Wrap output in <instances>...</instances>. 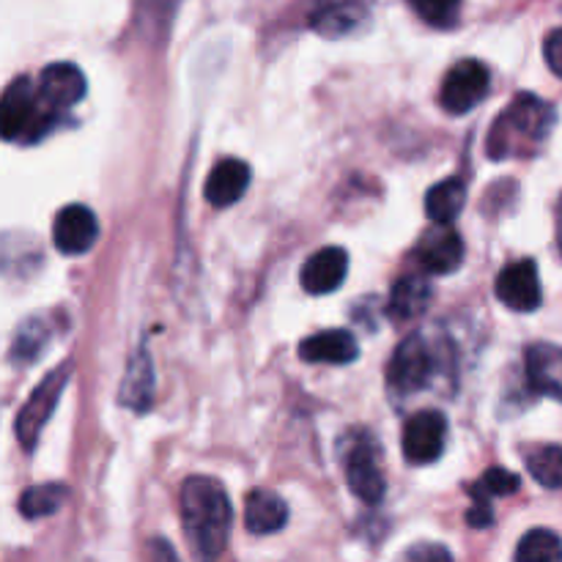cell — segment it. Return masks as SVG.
Returning a JSON list of instances; mask_svg holds the SVG:
<instances>
[{"mask_svg": "<svg viewBox=\"0 0 562 562\" xmlns=\"http://www.w3.org/2000/svg\"><path fill=\"white\" fill-rule=\"evenodd\" d=\"M349 272V256L344 247H322L305 261L300 272V283L307 294L324 296L340 289Z\"/></svg>", "mask_w": 562, "mask_h": 562, "instance_id": "obj_12", "label": "cell"}, {"mask_svg": "<svg viewBox=\"0 0 562 562\" xmlns=\"http://www.w3.org/2000/svg\"><path fill=\"white\" fill-rule=\"evenodd\" d=\"M289 521V505L272 488H252L245 499V527L252 536H272Z\"/></svg>", "mask_w": 562, "mask_h": 562, "instance_id": "obj_16", "label": "cell"}, {"mask_svg": "<svg viewBox=\"0 0 562 562\" xmlns=\"http://www.w3.org/2000/svg\"><path fill=\"white\" fill-rule=\"evenodd\" d=\"M521 481L516 472L505 470V467H492V470L483 472L481 481L472 486V497L475 503H488L492 497H508V494L519 492Z\"/></svg>", "mask_w": 562, "mask_h": 562, "instance_id": "obj_25", "label": "cell"}, {"mask_svg": "<svg viewBox=\"0 0 562 562\" xmlns=\"http://www.w3.org/2000/svg\"><path fill=\"white\" fill-rule=\"evenodd\" d=\"M543 58H547L549 69L562 80V27H554L543 44Z\"/></svg>", "mask_w": 562, "mask_h": 562, "instance_id": "obj_28", "label": "cell"}, {"mask_svg": "<svg viewBox=\"0 0 562 562\" xmlns=\"http://www.w3.org/2000/svg\"><path fill=\"white\" fill-rule=\"evenodd\" d=\"M467 201V187L461 179H445L434 184L426 195V212L439 228H450Z\"/></svg>", "mask_w": 562, "mask_h": 562, "instance_id": "obj_20", "label": "cell"}, {"mask_svg": "<svg viewBox=\"0 0 562 562\" xmlns=\"http://www.w3.org/2000/svg\"><path fill=\"white\" fill-rule=\"evenodd\" d=\"M300 357L318 366H349L357 360V340L349 329H324L302 340Z\"/></svg>", "mask_w": 562, "mask_h": 562, "instance_id": "obj_15", "label": "cell"}, {"mask_svg": "<svg viewBox=\"0 0 562 562\" xmlns=\"http://www.w3.org/2000/svg\"><path fill=\"white\" fill-rule=\"evenodd\" d=\"M154 398V368L146 351H137L135 360H130L126 376L121 382V404L132 406L137 412H146Z\"/></svg>", "mask_w": 562, "mask_h": 562, "instance_id": "obj_19", "label": "cell"}, {"mask_svg": "<svg viewBox=\"0 0 562 562\" xmlns=\"http://www.w3.org/2000/svg\"><path fill=\"white\" fill-rule=\"evenodd\" d=\"M434 379V357L420 335L401 340L387 366V382L398 393H417Z\"/></svg>", "mask_w": 562, "mask_h": 562, "instance_id": "obj_7", "label": "cell"}, {"mask_svg": "<svg viewBox=\"0 0 562 562\" xmlns=\"http://www.w3.org/2000/svg\"><path fill=\"white\" fill-rule=\"evenodd\" d=\"M527 470L543 488H562V448L541 445L527 453Z\"/></svg>", "mask_w": 562, "mask_h": 562, "instance_id": "obj_24", "label": "cell"}, {"mask_svg": "<svg viewBox=\"0 0 562 562\" xmlns=\"http://www.w3.org/2000/svg\"><path fill=\"white\" fill-rule=\"evenodd\" d=\"M488 93V66L475 58L459 60L453 69L445 75L439 88V104L450 115H464L475 110Z\"/></svg>", "mask_w": 562, "mask_h": 562, "instance_id": "obj_5", "label": "cell"}, {"mask_svg": "<svg viewBox=\"0 0 562 562\" xmlns=\"http://www.w3.org/2000/svg\"><path fill=\"white\" fill-rule=\"evenodd\" d=\"M516 562H562V538L547 527H536L521 536Z\"/></svg>", "mask_w": 562, "mask_h": 562, "instance_id": "obj_23", "label": "cell"}, {"mask_svg": "<svg viewBox=\"0 0 562 562\" xmlns=\"http://www.w3.org/2000/svg\"><path fill=\"white\" fill-rule=\"evenodd\" d=\"M69 497V488L60 486V483H42V486L25 488V494L20 497V514L25 519H44V516H53L55 510H60V505Z\"/></svg>", "mask_w": 562, "mask_h": 562, "instance_id": "obj_22", "label": "cell"}, {"mask_svg": "<svg viewBox=\"0 0 562 562\" xmlns=\"http://www.w3.org/2000/svg\"><path fill=\"white\" fill-rule=\"evenodd\" d=\"M445 442H448V420L442 412L423 409L406 420L401 448L409 464H434L445 453Z\"/></svg>", "mask_w": 562, "mask_h": 562, "instance_id": "obj_6", "label": "cell"}, {"mask_svg": "<svg viewBox=\"0 0 562 562\" xmlns=\"http://www.w3.org/2000/svg\"><path fill=\"white\" fill-rule=\"evenodd\" d=\"M47 344V327L38 322H27L22 324L20 333H16L14 338V346H11V360L16 362V366H27V362H33L38 357V351H42V346Z\"/></svg>", "mask_w": 562, "mask_h": 562, "instance_id": "obj_26", "label": "cell"}, {"mask_svg": "<svg viewBox=\"0 0 562 562\" xmlns=\"http://www.w3.org/2000/svg\"><path fill=\"white\" fill-rule=\"evenodd\" d=\"M492 505L488 503H475V508L470 510V514H467V521H470L472 527H488L492 525Z\"/></svg>", "mask_w": 562, "mask_h": 562, "instance_id": "obj_31", "label": "cell"}, {"mask_svg": "<svg viewBox=\"0 0 562 562\" xmlns=\"http://www.w3.org/2000/svg\"><path fill=\"white\" fill-rule=\"evenodd\" d=\"M497 300L505 307L516 313H532L541 307L543 291L541 278H538V267L532 258H519V261L508 263L503 272L497 274Z\"/></svg>", "mask_w": 562, "mask_h": 562, "instance_id": "obj_8", "label": "cell"}, {"mask_svg": "<svg viewBox=\"0 0 562 562\" xmlns=\"http://www.w3.org/2000/svg\"><path fill=\"white\" fill-rule=\"evenodd\" d=\"M69 376H71V362H64V366L55 368V371L49 373L36 390H33L31 398L25 401V406L16 412L14 431L25 450L36 448L38 434H42V428L47 426L49 415H53L55 406H58V398L60 393H64L66 384H69Z\"/></svg>", "mask_w": 562, "mask_h": 562, "instance_id": "obj_4", "label": "cell"}, {"mask_svg": "<svg viewBox=\"0 0 562 562\" xmlns=\"http://www.w3.org/2000/svg\"><path fill=\"white\" fill-rule=\"evenodd\" d=\"M368 20V9L360 3H333L313 11L311 27L327 38H344Z\"/></svg>", "mask_w": 562, "mask_h": 562, "instance_id": "obj_18", "label": "cell"}, {"mask_svg": "<svg viewBox=\"0 0 562 562\" xmlns=\"http://www.w3.org/2000/svg\"><path fill=\"white\" fill-rule=\"evenodd\" d=\"M86 75L75 64H49L38 75V97L49 110H69L86 97Z\"/></svg>", "mask_w": 562, "mask_h": 562, "instance_id": "obj_11", "label": "cell"}, {"mask_svg": "<svg viewBox=\"0 0 562 562\" xmlns=\"http://www.w3.org/2000/svg\"><path fill=\"white\" fill-rule=\"evenodd\" d=\"M99 223L97 214L82 203H69L55 214L53 223V241L58 252L64 256H82L97 245Z\"/></svg>", "mask_w": 562, "mask_h": 562, "instance_id": "obj_9", "label": "cell"}, {"mask_svg": "<svg viewBox=\"0 0 562 562\" xmlns=\"http://www.w3.org/2000/svg\"><path fill=\"white\" fill-rule=\"evenodd\" d=\"M406 562H453L450 552L445 547H434V543H426V547H415L406 552Z\"/></svg>", "mask_w": 562, "mask_h": 562, "instance_id": "obj_29", "label": "cell"}, {"mask_svg": "<svg viewBox=\"0 0 562 562\" xmlns=\"http://www.w3.org/2000/svg\"><path fill=\"white\" fill-rule=\"evenodd\" d=\"M554 124V110L536 93H519L508 110L494 121L488 135V154L494 159L514 157L516 151L538 146Z\"/></svg>", "mask_w": 562, "mask_h": 562, "instance_id": "obj_2", "label": "cell"}, {"mask_svg": "<svg viewBox=\"0 0 562 562\" xmlns=\"http://www.w3.org/2000/svg\"><path fill=\"white\" fill-rule=\"evenodd\" d=\"M428 302V285L426 280L417 278V274H406V278H401L398 283L393 285V294H390V316L401 318V322H406V318L417 316V313L426 307Z\"/></svg>", "mask_w": 562, "mask_h": 562, "instance_id": "obj_21", "label": "cell"}, {"mask_svg": "<svg viewBox=\"0 0 562 562\" xmlns=\"http://www.w3.org/2000/svg\"><path fill=\"white\" fill-rule=\"evenodd\" d=\"M558 239H560V250H562V201L558 206Z\"/></svg>", "mask_w": 562, "mask_h": 562, "instance_id": "obj_32", "label": "cell"}, {"mask_svg": "<svg viewBox=\"0 0 562 562\" xmlns=\"http://www.w3.org/2000/svg\"><path fill=\"white\" fill-rule=\"evenodd\" d=\"M527 382L536 393L562 401V349L552 344H536L525 355Z\"/></svg>", "mask_w": 562, "mask_h": 562, "instance_id": "obj_14", "label": "cell"}, {"mask_svg": "<svg viewBox=\"0 0 562 562\" xmlns=\"http://www.w3.org/2000/svg\"><path fill=\"white\" fill-rule=\"evenodd\" d=\"M148 549H151V562H181L179 554H176V549L170 547L165 538H154Z\"/></svg>", "mask_w": 562, "mask_h": 562, "instance_id": "obj_30", "label": "cell"}, {"mask_svg": "<svg viewBox=\"0 0 562 562\" xmlns=\"http://www.w3.org/2000/svg\"><path fill=\"white\" fill-rule=\"evenodd\" d=\"M417 258H420V267L426 272L450 274L464 261V241L453 228H439L423 239Z\"/></svg>", "mask_w": 562, "mask_h": 562, "instance_id": "obj_17", "label": "cell"}, {"mask_svg": "<svg viewBox=\"0 0 562 562\" xmlns=\"http://www.w3.org/2000/svg\"><path fill=\"white\" fill-rule=\"evenodd\" d=\"M415 11L428 22V25L448 27L453 25L456 16H459V3H442V0H437V3H415Z\"/></svg>", "mask_w": 562, "mask_h": 562, "instance_id": "obj_27", "label": "cell"}, {"mask_svg": "<svg viewBox=\"0 0 562 562\" xmlns=\"http://www.w3.org/2000/svg\"><path fill=\"white\" fill-rule=\"evenodd\" d=\"M346 481H349L351 494L366 505H379L384 497V475L379 467L376 453H373L371 439H360L351 445L346 453Z\"/></svg>", "mask_w": 562, "mask_h": 562, "instance_id": "obj_10", "label": "cell"}, {"mask_svg": "<svg viewBox=\"0 0 562 562\" xmlns=\"http://www.w3.org/2000/svg\"><path fill=\"white\" fill-rule=\"evenodd\" d=\"M250 187V165L241 162V159L228 157L220 159L206 176V184H203V195L212 203L214 209H228L239 201L241 195Z\"/></svg>", "mask_w": 562, "mask_h": 562, "instance_id": "obj_13", "label": "cell"}, {"mask_svg": "<svg viewBox=\"0 0 562 562\" xmlns=\"http://www.w3.org/2000/svg\"><path fill=\"white\" fill-rule=\"evenodd\" d=\"M179 508L192 554L201 562H217L228 547L234 525V508L223 483L209 475L187 477L179 494Z\"/></svg>", "mask_w": 562, "mask_h": 562, "instance_id": "obj_1", "label": "cell"}, {"mask_svg": "<svg viewBox=\"0 0 562 562\" xmlns=\"http://www.w3.org/2000/svg\"><path fill=\"white\" fill-rule=\"evenodd\" d=\"M53 119L55 113L42 102L27 77H16L9 82L0 99V132L5 140H38L47 135Z\"/></svg>", "mask_w": 562, "mask_h": 562, "instance_id": "obj_3", "label": "cell"}]
</instances>
